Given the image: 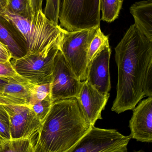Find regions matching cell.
Instances as JSON below:
<instances>
[{
	"mask_svg": "<svg viewBox=\"0 0 152 152\" xmlns=\"http://www.w3.org/2000/svg\"><path fill=\"white\" fill-rule=\"evenodd\" d=\"M115 50L118 82L112 110L119 114L152 97V41L134 24Z\"/></svg>",
	"mask_w": 152,
	"mask_h": 152,
	"instance_id": "1",
	"label": "cell"
},
{
	"mask_svg": "<svg viewBox=\"0 0 152 152\" xmlns=\"http://www.w3.org/2000/svg\"><path fill=\"white\" fill-rule=\"evenodd\" d=\"M92 126L83 117L76 98L60 100L53 103L37 141L49 152H66Z\"/></svg>",
	"mask_w": 152,
	"mask_h": 152,
	"instance_id": "2",
	"label": "cell"
},
{
	"mask_svg": "<svg viewBox=\"0 0 152 152\" xmlns=\"http://www.w3.org/2000/svg\"><path fill=\"white\" fill-rule=\"evenodd\" d=\"M10 20L25 39L26 54L48 52L59 42L63 28L49 20L43 10L35 13L31 18H24L4 11L0 12Z\"/></svg>",
	"mask_w": 152,
	"mask_h": 152,
	"instance_id": "3",
	"label": "cell"
},
{
	"mask_svg": "<svg viewBox=\"0 0 152 152\" xmlns=\"http://www.w3.org/2000/svg\"><path fill=\"white\" fill-rule=\"evenodd\" d=\"M100 0H60L59 21L69 32L100 27Z\"/></svg>",
	"mask_w": 152,
	"mask_h": 152,
	"instance_id": "4",
	"label": "cell"
},
{
	"mask_svg": "<svg viewBox=\"0 0 152 152\" xmlns=\"http://www.w3.org/2000/svg\"><path fill=\"white\" fill-rule=\"evenodd\" d=\"M97 28L73 32L63 29L59 42V50L77 77L82 82L86 80L88 50Z\"/></svg>",
	"mask_w": 152,
	"mask_h": 152,
	"instance_id": "5",
	"label": "cell"
},
{
	"mask_svg": "<svg viewBox=\"0 0 152 152\" xmlns=\"http://www.w3.org/2000/svg\"><path fill=\"white\" fill-rule=\"evenodd\" d=\"M59 43L50 51L11 60L14 69L29 83L36 85L51 84L54 60L59 50Z\"/></svg>",
	"mask_w": 152,
	"mask_h": 152,
	"instance_id": "6",
	"label": "cell"
},
{
	"mask_svg": "<svg viewBox=\"0 0 152 152\" xmlns=\"http://www.w3.org/2000/svg\"><path fill=\"white\" fill-rule=\"evenodd\" d=\"M131 137L116 129L92 126L88 133L66 152H128Z\"/></svg>",
	"mask_w": 152,
	"mask_h": 152,
	"instance_id": "7",
	"label": "cell"
},
{
	"mask_svg": "<svg viewBox=\"0 0 152 152\" xmlns=\"http://www.w3.org/2000/svg\"><path fill=\"white\" fill-rule=\"evenodd\" d=\"M51 84L52 103L77 98L82 86V81L77 77L59 50L54 60Z\"/></svg>",
	"mask_w": 152,
	"mask_h": 152,
	"instance_id": "8",
	"label": "cell"
},
{
	"mask_svg": "<svg viewBox=\"0 0 152 152\" xmlns=\"http://www.w3.org/2000/svg\"><path fill=\"white\" fill-rule=\"evenodd\" d=\"M10 118L11 139L33 138L38 134L43 123L29 106L3 105Z\"/></svg>",
	"mask_w": 152,
	"mask_h": 152,
	"instance_id": "9",
	"label": "cell"
},
{
	"mask_svg": "<svg viewBox=\"0 0 152 152\" xmlns=\"http://www.w3.org/2000/svg\"><path fill=\"white\" fill-rule=\"evenodd\" d=\"M111 50L106 45L95 54L87 66L86 81L103 95L109 93L111 88L110 58Z\"/></svg>",
	"mask_w": 152,
	"mask_h": 152,
	"instance_id": "10",
	"label": "cell"
},
{
	"mask_svg": "<svg viewBox=\"0 0 152 152\" xmlns=\"http://www.w3.org/2000/svg\"><path fill=\"white\" fill-rule=\"evenodd\" d=\"M109 96V93L102 94L86 80L82 81L81 89L76 98L81 113L90 126H94L98 120L102 119L101 112Z\"/></svg>",
	"mask_w": 152,
	"mask_h": 152,
	"instance_id": "11",
	"label": "cell"
},
{
	"mask_svg": "<svg viewBox=\"0 0 152 152\" xmlns=\"http://www.w3.org/2000/svg\"><path fill=\"white\" fill-rule=\"evenodd\" d=\"M129 121L131 138L142 142H152V97L139 103Z\"/></svg>",
	"mask_w": 152,
	"mask_h": 152,
	"instance_id": "12",
	"label": "cell"
},
{
	"mask_svg": "<svg viewBox=\"0 0 152 152\" xmlns=\"http://www.w3.org/2000/svg\"><path fill=\"white\" fill-rule=\"evenodd\" d=\"M0 41L9 49L12 59L20 58L27 53L26 43L12 22L0 13Z\"/></svg>",
	"mask_w": 152,
	"mask_h": 152,
	"instance_id": "13",
	"label": "cell"
},
{
	"mask_svg": "<svg viewBox=\"0 0 152 152\" xmlns=\"http://www.w3.org/2000/svg\"><path fill=\"white\" fill-rule=\"evenodd\" d=\"M130 11L134 19L135 25L152 41V0L135 3L130 7Z\"/></svg>",
	"mask_w": 152,
	"mask_h": 152,
	"instance_id": "14",
	"label": "cell"
},
{
	"mask_svg": "<svg viewBox=\"0 0 152 152\" xmlns=\"http://www.w3.org/2000/svg\"><path fill=\"white\" fill-rule=\"evenodd\" d=\"M26 84L10 81L4 86L2 91H0V104L29 107V93Z\"/></svg>",
	"mask_w": 152,
	"mask_h": 152,
	"instance_id": "15",
	"label": "cell"
},
{
	"mask_svg": "<svg viewBox=\"0 0 152 152\" xmlns=\"http://www.w3.org/2000/svg\"><path fill=\"white\" fill-rule=\"evenodd\" d=\"M33 138H21L3 141L0 145L1 152H34L35 144Z\"/></svg>",
	"mask_w": 152,
	"mask_h": 152,
	"instance_id": "16",
	"label": "cell"
},
{
	"mask_svg": "<svg viewBox=\"0 0 152 152\" xmlns=\"http://www.w3.org/2000/svg\"><path fill=\"white\" fill-rule=\"evenodd\" d=\"M4 11L24 18H31L35 14L30 0H7Z\"/></svg>",
	"mask_w": 152,
	"mask_h": 152,
	"instance_id": "17",
	"label": "cell"
},
{
	"mask_svg": "<svg viewBox=\"0 0 152 152\" xmlns=\"http://www.w3.org/2000/svg\"><path fill=\"white\" fill-rule=\"evenodd\" d=\"M123 0H100L102 20L110 23L118 17Z\"/></svg>",
	"mask_w": 152,
	"mask_h": 152,
	"instance_id": "18",
	"label": "cell"
},
{
	"mask_svg": "<svg viewBox=\"0 0 152 152\" xmlns=\"http://www.w3.org/2000/svg\"><path fill=\"white\" fill-rule=\"evenodd\" d=\"M26 87L29 93V107L44 99L51 93V84L41 85L28 83Z\"/></svg>",
	"mask_w": 152,
	"mask_h": 152,
	"instance_id": "19",
	"label": "cell"
},
{
	"mask_svg": "<svg viewBox=\"0 0 152 152\" xmlns=\"http://www.w3.org/2000/svg\"><path fill=\"white\" fill-rule=\"evenodd\" d=\"M108 44H109V36L105 35L102 32L100 27L98 28L89 45L88 53V64L102 47Z\"/></svg>",
	"mask_w": 152,
	"mask_h": 152,
	"instance_id": "20",
	"label": "cell"
},
{
	"mask_svg": "<svg viewBox=\"0 0 152 152\" xmlns=\"http://www.w3.org/2000/svg\"><path fill=\"white\" fill-rule=\"evenodd\" d=\"M0 78L22 84L29 82L16 72L11 61L5 63L0 62Z\"/></svg>",
	"mask_w": 152,
	"mask_h": 152,
	"instance_id": "21",
	"label": "cell"
},
{
	"mask_svg": "<svg viewBox=\"0 0 152 152\" xmlns=\"http://www.w3.org/2000/svg\"><path fill=\"white\" fill-rule=\"evenodd\" d=\"M52 104L50 94L44 99L32 105L30 108L37 118L43 123L51 110Z\"/></svg>",
	"mask_w": 152,
	"mask_h": 152,
	"instance_id": "22",
	"label": "cell"
},
{
	"mask_svg": "<svg viewBox=\"0 0 152 152\" xmlns=\"http://www.w3.org/2000/svg\"><path fill=\"white\" fill-rule=\"evenodd\" d=\"M0 137L4 141L11 139L10 118L3 105L0 104Z\"/></svg>",
	"mask_w": 152,
	"mask_h": 152,
	"instance_id": "23",
	"label": "cell"
},
{
	"mask_svg": "<svg viewBox=\"0 0 152 152\" xmlns=\"http://www.w3.org/2000/svg\"><path fill=\"white\" fill-rule=\"evenodd\" d=\"M60 0H46L44 14L47 19L56 24L59 22Z\"/></svg>",
	"mask_w": 152,
	"mask_h": 152,
	"instance_id": "24",
	"label": "cell"
},
{
	"mask_svg": "<svg viewBox=\"0 0 152 152\" xmlns=\"http://www.w3.org/2000/svg\"><path fill=\"white\" fill-rule=\"evenodd\" d=\"M12 59L8 47L0 41V62L5 63Z\"/></svg>",
	"mask_w": 152,
	"mask_h": 152,
	"instance_id": "25",
	"label": "cell"
},
{
	"mask_svg": "<svg viewBox=\"0 0 152 152\" xmlns=\"http://www.w3.org/2000/svg\"><path fill=\"white\" fill-rule=\"evenodd\" d=\"M31 7L34 13H36L40 10H43L42 4L43 0H30Z\"/></svg>",
	"mask_w": 152,
	"mask_h": 152,
	"instance_id": "26",
	"label": "cell"
},
{
	"mask_svg": "<svg viewBox=\"0 0 152 152\" xmlns=\"http://www.w3.org/2000/svg\"><path fill=\"white\" fill-rule=\"evenodd\" d=\"M34 152H50L45 149L41 144L37 141L35 146V150Z\"/></svg>",
	"mask_w": 152,
	"mask_h": 152,
	"instance_id": "27",
	"label": "cell"
},
{
	"mask_svg": "<svg viewBox=\"0 0 152 152\" xmlns=\"http://www.w3.org/2000/svg\"><path fill=\"white\" fill-rule=\"evenodd\" d=\"M10 81V80H8L0 78V91H2L4 86L8 84Z\"/></svg>",
	"mask_w": 152,
	"mask_h": 152,
	"instance_id": "28",
	"label": "cell"
},
{
	"mask_svg": "<svg viewBox=\"0 0 152 152\" xmlns=\"http://www.w3.org/2000/svg\"><path fill=\"white\" fill-rule=\"evenodd\" d=\"M7 0H0V12H3L5 10Z\"/></svg>",
	"mask_w": 152,
	"mask_h": 152,
	"instance_id": "29",
	"label": "cell"
},
{
	"mask_svg": "<svg viewBox=\"0 0 152 152\" xmlns=\"http://www.w3.org/2000/svg\"><path fill=\"white\" fill-rule=\"evenodd\" d=\"M3 140L2 139L1 137H0V145L3 142Z\"/></svg>",
	"mask_w": 152,
	"mask_h": 152,
	"instance_id": "30",
	"label": "cell"
},
{
	"mask_svg": "<svg viewBox=\"0 0 152 152\" xmlns=\"http://www.w3.org/2000/svg\"><path fill=\"white\" fill-rule=\"evenodd\" d=\"M132 152H145L144 151H142V150H140V151H134Z\"/></svg>",
	"mask_w": 152,
	"mask_h": 152,
	"instance_id": "31",
	"label": "cell"
},
{
	"mask_svg": "<svg viewBox=\"0 0 152 152\" xmlns=\"http://www.w3.org/2000/svg\"><path fill=\"white\" fill-rule=\"evenodd\" d=\"M0 152H1V151H0Z\"/></svg>",
	"mask_w": 152,
	"mask_h": 152,
	"instance_id": "32",
	"label": "cell"
}]
</instances>
